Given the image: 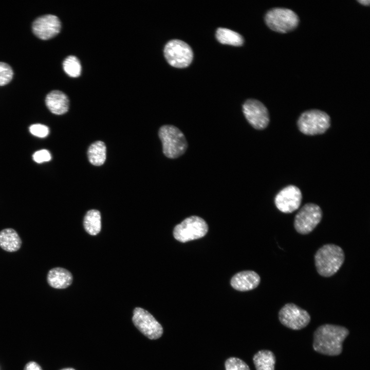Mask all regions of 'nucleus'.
I'll return each instance as SVG.
<instances>
[{
    "mask_svg": "<svg viewBox=\"0 0 370 370\" xmlns=\"http://www.w3.org/2000/svg\"><path fill=\"white\" fill-rule=\"evenodd\" d=\"M349 333L343 326L329 324L321 325L313 334V349L323 355L338 356L342 353L343 342Z\"/></svg>",
    "mask_w": 370,
    "mask_h": 370,
    "instance_id": "f257e3e1",
    "label": "nucleus"
},
{
    "mask_svg": "<svg viewBox=\"0 0 370 370\" xmlns=\"http://www.w3.org/2000/svg\"><path fill=\"white\" fill-rule=\"evenodd\" d=\"M314 258L318 273L327 278L334 275L340 269L344 262L345 254L340 246L327 244L317 251Z\"/></svg>",
    "mask_w": 370,
    "mask_h": 370,
    "instance_id": "f03ea898",
    "label": "nucleus"
},
{
    "mask_svg": "<svg viewBox=\"0 0 370 370\" xmlns=\"http://www.w3.org/2000/svg\"><path fill=\"white\" fill-rule=\"evenodd\" d=\"M158 135L162 144L163 153L169 158H178L183 155L188 147V143L183 133L172 125L162 126Z\"/></svg>",
    "mask_w": 370,
    "mask_h": 370,
    "instance_id": "7ed1b4c3",
    "label": "nucleus"
},
{
    "mask_svg": "<svg viewBox=\"0 0 370 370\" xmlns=\"http://www.w3.org/2000/svg\"><path fill=\"white\" fill-rule=\"evenodd\" d=\"M297 125L300 131L305 135H320L329 128L330 118L323 111L316 109L308 110L300 115Z\"/></svg>",
    "mask_w": 370,
    "mask_h": 370,
    "instance_id": "20e7f679",
    "label": "nucleus"
},
{
    "mask_svg": "<svg viewBox=\"0 0 370 370\" xmlns=\"http://www.w3.org/2000/svg\"><path fill=\"white\" fill-rule=\"evenodd\" d=\"M266 25L272 30L285 33L294 29L298 25V15L292 10L276 7L270 9L265 16Z\"/></svg>",
    "mask_w": 370,
    "mask_h": 370,
    "instance_id": "39448f33",
    "label": "nucleus"
},
{
    "mask_svg": "<svg viewBox=\"0 0 370 370\" xmlns=\"http://www.w3.org/2000/svg\"><path fill=\"white\" fill-rule=\"evenodd\" d=\"M208 231V226L203 219L191 216L174 227L173 236L177 240L186 243L205 236Z\"/></svg>",
    "mask_w": 370,
    "mask_h": 370,
    "instance_id": "423d86ee",
    "label": "nucleus"
},
{
    "mask_svg": "<svg viewBox=\"0 0 370 370\" xmlns=\"http://www.w3.org/2000/svg\"><path fill=\"white\" fill-rule=\"evenodd\" d=\"M322 215V209L318 205L313 203H307L295 215L293 223L294 229L300 234H308L320 223Z\"/></svg>",
    "mask_w": 370,
    "mask_h": 370,
    "instance_id": "0eeeda50",
    "label": "nucleus"
},
{
    "mask_svg": "<svg viewBox=\"0 0 370 370\" xmlns=\"http://www.w3.org/2000/svg\"><path fill=\"white\" fill-rule=\"evenodd\" d=\"M164 55L170 65L179 68L188 66L193 57L190 46L186 42L176 39L171 40L166 44Z\"/></svg>",
    "mask_w": 370,
    "mask_h": 370,
    "instance_id": "6e6552de",
    "label": "nucleus"
},
{
    "mask_svg": "<svg viewBox=\"0 0 370 370\" xmlns=\"http://www.w3.org/2000/svg\"><path fill=\"white\" fill-rule=\"evenodd\" d=\"M279 319L283 325L293 330L304 328L310 321L309 313L292 303H287L281 308Z\"/></svg>",
    "mask_w": 370,
    "mask_h": 370,
    "instance_id": "1a4fd4ad",
    "label": "nucleus"
},
{
    "mask_svg": "<svg viewBox=\"0 0 370 370\" xmlns=\"http://www.w3.org/2000/svg\"><path fill=\"white\" fill-rule=\"evenodd\" d=\"M132 321L135 327L150 339H158L163 334L161 324L149 312L142 308L134 309Z\"/></svg>",
    "mask_w": 370,
    "mask_h": 370,
    "instance_id": "9d476101",
    "label": "nucleus"
},
{
    "mask_svg": "<svg viewBox=\"0 0 370 370\" xmlns=\"http://www.w3.org/2000/svg\"><path fill=\"white\" fill-rule=\"evenodd\" d=\"M243 111L249 124L255 129L262 130L268 126L269 114L266 107L256 99H248L243 105Z\"/></svg>",
    "mask_w": 370,
    "mask_h": 370,
    "instance_id": "9b49d317",
    "label": "nucleus"
},
{
    "mask_svg": "<svg viewBox=\"0 0 370 370\" xmlns=\"http://www.w3.org/2000/svg\"><path fill=\"white\" fill-rule=\"evenodd\" d=\"M302 199L300 189L295 186L289 185L282 189L276 195L274 203L281 212L291 213L299 208Z\"/></svg>",
    "mask_w": 370,
    "mask_h": 370,
    "instance_id": "f8f14e48",
    "label": "nucleus"
},
{
    "mask_svg": "<svg viewBox=\"0 0 370 370\" xmlns=\"http://www.w3.org/2000/svg\"><path fill=\"white\" fill-rule=\"evenodd\" d=\"M32 28L38 38L44 40H49L60 32L61 23L55 15L46 14L37 18L33 22Z\"/></svg>",
    "mask_w": 370,
    "mask_h": 370,
    "instance_id": "ddd939ff",
    "label": "nucleus"
},
{
    "mask_svg": "<svg viewBox=\"0 0 370 370\" xmlns=\"http://www.w3.org/2000/svg\"><path fill=\"white\" fill-rule=\"evenodd\" d=\"M261 278L255 271H240L236 273L231 280V285L235 289L245 291L255 289L260 284Z\"/></svg>",
    "mask_w": 370,
    "mask_h": 370,
    "instance_id": "4468645a",
    "label": "nucleus"
},
{
    "mask_svg": "<svg viewBox=\"0 0 370 370\" xmlns=\"http://www.w3.org/2000/svg\"><path fill=\"white\" fill-rule=\"evenodd\" d=\"M45 103L49 110L55 115H62L66 113L69 106L67 96L60 90H52L47 94Z\"/></svg>",
    "mask_w": 370,
    "mask_h": 370,
    "instance_id": "2eb2a0df",
    "label": "nucleus"
},
{
    "mask_svg": "<svg viewBox=\"0 0 370 370\" xmlns=\"http://www.w3.org/2000/svg\"><path fill=\"white\" fill-rule=\"evenodd\" d=\"M72 274L68 270L62 267H55L48 272L47 281L52 288L64 289L69 286L72 282Z\"/></svg>",
    "mask_w": 370,
    "mask_h": 370,
    "instance_id": "dca6fc26",
    "label": "nucleus"
},
{
    "mask_svg": "<svg viewBox=\"0 0 370 370\" xmlns=\"http://www.w3.org/2000/svg\"><path fill=\"white\" fill-rule=\"evenodd\" d=\"M21 245L22 240L14 229L6 228L0 231V247L5 251L15 252Z\"/></svg>",
    "mask_w": 370,
    "mask_h": 370,
    "instance_id": "f3484780",
    "label": "nucleus"
},
{
    "mask_svg": "<svg viewBox=\"0 0 370 370\" xmlns=\"http://www.w3.org/2000/svg\"><path fill=\"white\" fill-rule=\"evenodd\" d=\"M253 361L256 370H274L275 357L269 350H261L253 356Z\"/></svg>",
    "mask_w": 370,
    "mask_h": 370,
    "instance_id": "a211bd4d",
    "label": "nucleus"
},
{
    "mask_svg": "<svg viewBox=\"0 0 370 370\" xmlns=\"http://www.w3.org/2000/svg\"><path fill=\"white\" fill-rule=\"evenodd\" d=\"M215 35L217 41L223 44L239 46L243 44L244 41L240 34L225 28H218Z\"/></svg>",
    "mask_w": 370,
    "mask_h": 370,
    "instance_id": "6ab92c4d",
    "label": "nucleus"
},
{
    "mask_svg": "<svg viewBox=\"0 0 370 370\" xmlns=\"http://www.w3.org/2000/svg\"><path fill=\"white\" fill-rule=\"evenodd\" d=\"M106 148L105 143L97 141L92 143L88 149L87 156L92 164L99 166L103 164L106 159Z\"/></svg>",
    "mask_w": 370,
    "mask_h": 370,
    "instance_id": "aec40b11",
    "label": "nucleus"
},
{
    "mask_svg": "<svg viewBox=\"0 0 370 370\" xmlns=\"http://www.w3.org/2000/svg\"><path fill=\"white\" fill-rule=\"evenodd\" d=\"M83 226L88 234L91 235L98 234L101 229L100 212L95 209L88 211L84 217Z\"/></svg>",
    "mask_w": 370,
    "mask_h": 370,
    "instance_id": "412c9836",
    "label": "nucleus"
},
{
    "mask_svg": "<svg viewBox=\"0 0 370 370\" xmlns=\"http://www.w3.org/2000/svg\"><path fill=\"white\" fill-rule=\"evenodd\" d=\"M65 72L72 78L78 77L81 73V65L78 59L73 55L67 57L63 63Z\"/></svg>",
    "mask_w": 370,
    "mask_h": 370,
    "instance_id": "4be33fe9",
    "label": "nucleus"
},
{
    "mask_svg": "<svg viewBox=\"0 0 370 370\" xmlns=\"http://www.w3.org/2000/svg\"><path fill=\"white\" fill-rule=\"evenodd\" d=\"M13 75L12 69L8 64L0 62V86L9 83Z\"/></svg>",
    "mask_w": 370,
    "mask_h": 370,
    "instance_id": "5701e85b",
    "label": "nucleus"
},
{
    "mask_svg": "<svg viewBox=\"0 0 370 370\" xmlns=\"http://www.w3.org/2000/svg\"><path fill=\"white\" fill-rule=\"evenodd\" d=\"M225 366L226 370H250L244 361L236 357H230L227 359Z\"/></svg>",
    "mask_w": 370,
    "mask_h": 370,
    "instance_id": "b1692460",
    "label": "nucleus"
},
{
    "mask_svg": "<svg viewBox=\"0 0 370 370\" xmlns=\"http://www.w3.org/2000/svg\"><path fill=\"white\" fill-rule=\"evenodd\" d=\"M29 131L32 135L39 138H44L47 136L49 133V128L41 124L31 125L29 127Z\"/></svg>",
    "mask_w": 370,
    "mask_h": 370,
    "instance_id": "393cba45",
    "label": "nucleus"
},
{
    "mask_svg": "<svg viewBox=\"0 0 370 370\" xmlns=\"http://www.w3.org/2000/svg\"><path fill=\"white\" fill-rule=\"evenodd\" d=\"M34 161L40 163L50 160L51 156L50 152L47 150H41L35 152L33 155Z\"/></svg>",
    "mask_w": 370,
    "mask_h": 370,
    "instance_id": "a878e982",
    "label": "nucleus"
},
{
    "mask_svg": "<svg viewBox=\"0 0 370 370\" xmlns=\"http://www.w3.org/2000/svg\"><path fill=\"white\" fill-rule=\"evenodd\" d=\"M24 370H43L41 366L34 361H30L25 366Z\"/></svg>",
    "mask_w": 370,
    "mask_h": 370,
    "instance_id": "bb28decb",
    "label": "nucleus"
},
{
    "mask_svg": "<svg viewBox=\"0 0 370 370\" xmlns=\"http://www.w3.org/2000/svg\"><path fill=\"white\" fill-rule=\"evenodd\" d=\"M358 1L360 4H362L363 5H365V6L369 5V3H370L369 0H359Z\"/></svg>",
    "mask_w": 370,
    "mask_h": 370,
    "instance_id": "cd10ccee",
    "label": "nucleus"
},
{
    "mask_svg": "<svg viewBox=\"0 0 370 370\" xmlns=\"http://www.w3.org/2000/svg\"><path fill=\"white\" fill-rule=\"evenodd\" d=\"M60 370H76V369H75L73 368L68 367V368H62V369H60Z\"/></svg>",
    "mask_w": 370,
    "mask_h": 370,
    "instance_id": "c85d7f7f",
    "label": "nucleus"
}]
</instances>
